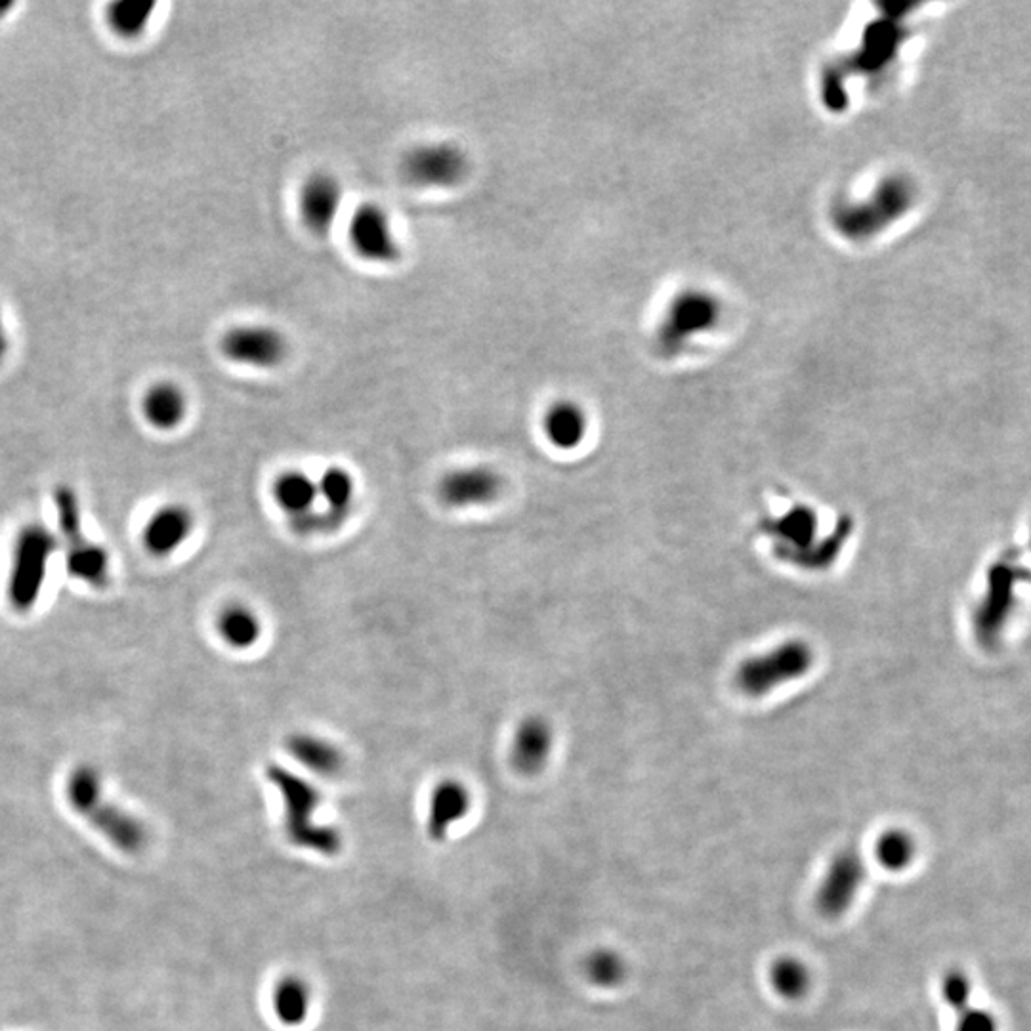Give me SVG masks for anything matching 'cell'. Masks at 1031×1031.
Here are the masks:
<instances>
[{"mask_svg": "<svg viewBox=\"0 0 1031 1031\" xmlns=\"http://www.w3.org/2000/svg\"><path fill=\"white\" fill-rule=\"evenodd\" d=\"M221 348L226 359L250 369H273L289 356L287 336L266 323L237 325L224 335Z\"/></svg>", "mask_w": 1031, "mask_h": 1031, "instance_id": "obj_9", "label": "cell"}, {"mask_svg": "<svg viewBox=\"0 0 1031 1031\" xmlns=\"http://www.w3.org/2000/svg\"><path fill=\"white\" fill-rule=\"evenodd\" d=\"M57 518V541L64 548L65 568L73 581L94 591L106 589L111 581V556L100 543L88 539L83 526V513L77 493L69 485L54 490Z\"/></svg>", "mask_w": 1031, "mask_h": 1031, "instance_id": "obj_3", "label": "cell"}, {"mask_svg": "<svg viewBox=\"0 0 1031 1031\" xmlns=\"http://www.w3.org/2000/svg\"><path fill=\"white\" fill-rule=\"evenodd\" d=\"M917 840L905 829L881 833L876 842V858L889 873H903L917 860Z\"/></svg>", "mask_w": 1031, "mask_h": 1031, "instance_id": "obj_24", "label": "cell"}, {"mask_svg": "<svg viewBox=\"0 0 1031 1031\" xmlns=\"http://www.w3.org/2000/svg\"><path fill=\"white\" fill-rule=\"evenodd\" d=\"M401 174L409 184L425 190H448L463 184L470 174V157L455 142L417 143L401 159Z\"/></svg>", "mask_w": 1031, "mask_h": 1031, "instance_id": "obj_6", "label": "cell"}, {"mask_svg": "<svg viewBox=\"0 0 1031 1031\" xmlns=\"http://www.w3.org/2000/svg\"><path fill=\"white\" fill-rule=\"evenodd\" d=\"M954 1012L955 1031H999V1020L996 1014L981 1007L968 1003Z\"/></svg>", "mask_w": 1031, "mask_h": 1031, "instance_id": "obj_28", "label": "cell"}, {"mask_svg": "<svg viewBox=\"0 0 1031 1031\" xmlns=\"http://www.w3.org/2000/svg\"><path fill=\"white\" fill-rule=\"evenodd\" d=\"M543 432L548 443L562 451H573L587 436V417L583 409L571 401H560L548 407L543 419Z\"/></svg>", "mask_w": 1031, "mask_h": 1031, "instance_id": "obj_20", "label": "cell"}, {"mask_svg": "<svg viewBox=\"0 0 1031 1031\" xmlns=\"http://www.w3.org/2000/svg\"><path fill=\"white\" fill-rule=\"evenodd\" d=\"M318 493L323 511L342 522H348L356 505V480L342 466H329L318 477Z\"/></svg>", "mask_w": 1031, "mask_h": 1031, "instance_id": "obj_22", "label": "cell"}, {"mask_svg": "<svg viewBox=\"0 0 1031 1031\" xmlns=\"http://www.w3.org/2000/svg\"><path fill=\"white\" fill-rule=\"evenodd\" d=\"M770 986L785 1001H801L812 988V970L801 957L782 955L770 965Z\"/></svg>", "mask_w": 1031, "mask_h": 1031, "instance_id": "obj_23", "label": "cell"}, {"mask_svg": "<svg viewBox=\"0 0 1031 1031\" xmlns=\"http://www.w3.org/2000/svg\"><path fill=\"white\" fill-rule=\"evenodd\" d=\"M153 10H155V4L142 2V0L115 2L109 7L107 22H109V28L114 29L115 35L122 36V39H136L148 28Z\"/></svg>", "mask_w": 1031, "mask_h": 1031, "instance_id": "obj_26", "label": "cell"}, {"mask_svg": "<svg viewBox=\"0 0 1031 1031\" xmlns=\"http://www.w3.org/2000/svg\"><path fill=\"white\" fill-rule=\"evenodd\" d=\"M868 879L860 850L842 848L833 856L816 890V910L825 919H840L852 910Z\"/></svg>", "mask_w": 1031, "mask_h": 1031, "instance_id": "obj_7", "label": "cell"}, {"mask_svg": "<svg viewBox=\"0 0 1031 1031\" xmlns=\"http://www.w3.org/2000/svg\"><path fill=\"white\" fill-rule=\"evenodd\" d=\"M939 994L944 1003L952 1010L960 1009L970 1003L973 999V981L970 976L959 967L947 968L939 980Z\"/></svg>", "mask_w": 1031, "mask_h": 1031, "instance_id": "obj_27", "label": "cell"}, {"mask_svg": "<svg viewBox=\"0 0 1031 1031\" xmlns=\"http://www.w3.org/2000/svg\"><path fill=\"white\" fill-rule=\"evenodd\" d=\"M505 480L487 464H469L449 470L438 480L436 495L449 511L490 506L503 495Z\"/></svg>", "mask_w": 1031, "mask_h": 1031, "instance_id": "obj_8", "label": "cell"}, {"mask_svg": "<svg viewBox=\"0 0 1031 1031\" xmlns=\"http://www.w3.org/2000/svg\"><path fill=\"white\" fill-rule=\"evenodd\" d=\"M65 797L73 810L101 833L114 847L122 852L142 850L148 840L146 825L119 804L106 798L98 770L86 764L73 769L65 783Z\"/></svg>", "mask_w": 1031, "mask_h": 1031, "instance_id": "obj_1", "label": "cell"}, {"mask_svg": "<svg viewBox=\"0 0 1031 1031\" xmlns=\"http://www.w3.org/2000/svg\"><path fill=\"white\" fill-rule=\"evenodd\" d=\"M262 619L241 602L224 605L216 615V634L234 652H249L262 638Z\"/></svg>", "mask_w": 1031, "mask_h": 1031, "instance_id": "obj_19", "label": "cell"}, {"mask_svg": "<svg viewBox=\"0 0 1031 1031\" xmlns=\"http://www.w3.org/2000/svg\"><path fill=\"white\" fill-rule=\"evenodd\" d=\"M472 797L463 782L459 780H443L438 783L430 803H428L427 833L434 842L448 839L449 831L455 824L469 816Z\"/></svg>", "mask_w": 1031, "mask_h": 1031, "instance_id": "obj_15", "label": "cell"}, {"mask_svg": "<svg viewBox=\"0 0 1031 1031\" xmlns=\"http://www.w3.org/2000/svg\"><path fill=\"white\" fill-rule=\"evenodd\" d=\"M271 497L289 522L302 518L315 511V505L320 503L318 480L308 476L302 470H284L271 484Z\"/></svg>", "mask_w": 1031, "mask_h": 1031, "instance_id": "obj_18", "label": "cell"}, {"mask_svg": "<svg viewBox=\"0 0 1031 1031\" xmlns=\"http://www.w3.org/2000/svg\"><path fill=\"white\" fill-rule=\"evenodd\" d=\"M587 980L598 989H617L629 976V963L623 954L612 947H600L587 955L583 963Z\"/></svg>", "mask_w": 1031, "mask_h": 1031, "instance_id": "obj_25", "label": "cell"}, {"mask_svg": "<svg viewBox=\"0 0 1031 1031\" xmlns=\"http://www.w3.org/2000/svg\"><path fill=\"white\" fill-rule=\"evenodd\" d=\"M195 516L184 503H164L151 513L142 527V547L151 558L164 560L176 555L192 537Z\"/></svg>", "mask_w": 1031, "mask_h": 1031, "instance_id": "obj_11", "label": "cell"}, {"mask_svg": "<svg viewBox=\"0 0 1031 1031\" xmlns=\"http://www.w3.org/2000/svg\"><path fill=\"white\" fill-rule=\"evenodd\" d=\"M142 417L153 430L172 432L184 422L187 417V396L174 383H157L151 385L142 398Z\"/></svg>", "mask_w": 1031, "mask_h": 1031, "instance_id": "obj_17", "label": "cell"}, {"mask_svg": "<svg viewBox=\"0 0 1031 1031\" xmlns=\"http://www.w3.org/2000/svg\"><path fill=\"white\" fill-rule=\"evenodd\" d=\"M762 529L774 539L775 552L782 560L803 568L818 535V514L808 506H793L780 518L769 519Z\"/></svg>", "mask_w": 1031, "mask_h": 1031, "instance_id": "obj_13", "label": "cell"}, {"mask_svg": "<svg viewBox=\"0 0 1031 1031\" xmlns=\"http://www.w3.org/2000/svg\"><path fill=\"white\" fill-rule=\"evenodd\" d=\"M268 782L281 793L284 808V833L291 845L308 852L333 858L342 850V835L336 827L318 824L320 791L291 770L270 762L266 769Z\"/></svg>", "mask_w": 1031, "mask_h": 1031, "instance_id": "obj_2", "label": "cell"}, {"mask_svg": "<svg viewBox=\"0 0 1031 1031\" xmlns=\"http://www.w3.org/2000/svg\"><path fill=\"white\" fill-rule=\"evenodd\" d=\"M57 550V535L43 524H28L18 531L7 584L8 602L14 612L28 613L39 604Z\"/></svg>", "mask_w": 1031, "mask_h": 1031, "instance_id": "obj_4", "label": "cell"}, {"mask_svg": "<svg viewBox=\"0 0 1031 1031\" xmlns=\"http://www.w3.org/2000/svg\"><path fill=\"white\" fill-rule=\"evenodd\" d=\"M284 749L300 766L321 777H335L341 774L346 762L341 748L318 733H291L284 741Z\"/></svg>", "mask_w": 1031, "mask_h": 1031, "instance_id": "obj_16", "label": "cell"}, {"mask_svg": "<svg viewBox=\"0 0 1031 1031\" xmlns=\"http://www.w3.org/2000/svg\"><path fill=\"white\" fill-rule=\"evenodd\" d=\"M7 354V335H4V323H2V312H0V359Z\"/></svg>", "mask_w": 1031, "mask_h": 1031, "instance_id": "obj_29", "label": "cell"}, {"mask_svg": "<svg viewBox=\"0 0 1031 1031\" xmlns=\"http://www.w3.org/2000/svg\"><path fill=\"white\" fill-rule=\"evenodd\" d=\"M816 663V652L803 638H791L769 652L751 655L735 670V686L749 697H764L801 680Z\"/></svg>", "mask_w": 1031, "mask_h": 1031, "instance_id": "obj_5", "label": "cell"}, {"mask_svg": "<svg viewBox=\"0 0 1031 1031\" xmlns=\"http://www.w3.org/2000/svg\"><path fill=\"white\" fill-rule=\"evenodd\" d=\"M344 187L331 172H313L300 187V218L312 234L327 235L341 216Z\"/></svg>", "mask_w": 1031, "mask_h": 1031, "instance_id": "obj_12", "label": "cell"}, {"mask_svg": "<svg viewBox=\"0 0 1031 1031\" xmlns=\"http://www.w3.org/2000/svg\"><path fill=\"white\" fill-rule=\"evenodd\" d=\"M312 988L302 976H283L271 994V1005L283 1025H300L312 1009Z\"/></svg>", "mask_w": 1031, "mask_h": 1031, "instance_id": "obj_21", "label": "cell"}, {"mask_svg": "<svg viewBox=\"0 0 1031 1031\" xmlns=\"http://www.w3.org/2000/svg\"><path fill=\"white\" fill-rule=\"evenodd\" d=\"M348 237L352 249L365 262L388 266L399 262L401 258V245L390 216L377 203L357 206L350 218Z\"/></svg>", "mask_w": 1031, "mask_h": 1031, "instance_id": "obj_10", "label": "cell"}, {"mask_svg": "<svg viewBox=\"0 0 1031 1031\" xmlns=\"http://www.w3.org/2000/svg\"><path fill=\"white\" fill-rule=\"evenodd\" d=\"M555 749V728L545 717L531 715L522 720L511 741V762L522 775L541 774Z\"/></svg>", "mask_w": 1031, "mask_h": 1031, "instance_id": "obj_14", "label": "cell"}]
</instances>
